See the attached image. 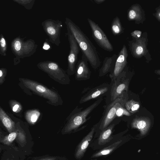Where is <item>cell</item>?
<instances>
[{
    "mask_svg": "<svg viewBox=\"0 0 160 160\" xmlns=\"http://www.w3.org/2000/svg\"><path fill=\"white\" fill-rule=\"evenodd\" d=\"M19 132L18 129H16L14 131L4 137L1 140V142L7 145H10L17 136L18 138Z\"/></svg>",
    "mask_w": 160,
    "mask_h": 160,
    "instance_id": "7402d4cb",
    "label": "cell"
},
{
    "mask_svg": "<svg viewBox=\"0 0 160 160\" xmlns=\"http://www.w3.org/2000/svg\"><path fill=\"white\" fill-rule=\"evenodd\" d=\"M125 103L121 104L118 107L116 113V117H120L124 115L128 116L130 115L128 111L124 108Z\"/></svg>",
    "mask_w": 160,
    "mask_h": 160,
    "instance_id": "4316f807",
    "label": "cell"
},
{
    "mask_svg": "<svg viewBox=\"0 0 160 160\" xmlns=\"http://www.w3.org/2000/svg\"><path fill=\"white\" fill-rule=\"evenodd\" d=\"M159 15L160 17V12L159 14Z\"/></svg>",
    "mask_w": 160,
    "mask_h": 160,
    "instance_id": "d590c367",
    "label": "cell"
},
{
    "mask_svg": "<svg viewBox=\"0 0 160 160\" xmlns=\"http://www.w3.org/2000/svg\"><path fill=\"white\" fill-rule=\"evenodd\" d=\"M50 46L48 42V40L46 39L45 41L43 43L42 48L44 50H50Z\"/></svg>",
    "mask_w": 160,
    "mask_h": 160,
    "instance_id": "f546056e",
    "label": "cell"
},
{
    "mask_svg": "<svg viewBox=\"0 0 160 160\" xmlns=\"http://www.w3.org/2000/svg\"><path fill=\"white\" fill-rule=\"evenodd\" d=\"M117 57L116 54L106 57L103 62L102 66L99 71V76L102 77L111 72L113 70Z\"/></svg>",
    "mask_w": 160,
    "mask_h": 160,
    "instance_id": "9a60e30c",
    "label": "cell"
},
{
    "mask_svg": "<svg viewBox=\"0 0 160 160\" xmlns=\"http://www.w3.org/2000/svg\"><path fill=\"white\" fill-rule=\"evenodd\" d=\"M20 62V59L17 58L16 57L14 58L13 62L14 64V65H16L17 64L19 63Z\"/></svg>",
    "mask_w": 160,
    "mask_h": 160,
    "instance_id": "d6a6232c",
    "label": "cell"
},
{
    "mask_svg": "<svg viewBox=\"0 0 160 160\" xmlns=\"http://www.w3.org/2000/svg\"><path fill=\"white\" fill-rule=\"evenodd\" d=\"M38 68L46 73L52 79L59 84H69L70 80L67 72L58 64L53 61L47 60L39 62Z\"/></svg>",
    "mask_w": 160,
    "mask_h": 160,
    "instance_id": "277c9868",
    "label": "cell"
},
{
    "mask_svg": "<svg viewBox=\"0 0 160 160\" xmlns=\"http://www.w3.org/2000/svg\"><path fill=\"white\" fill-rule=\"evenodd\" d=\"M18 85L27 94L38 95L47 100L48 104L55 106L61 105L63 100L58 92L48 88L37 81L28 78H20Z\"/></svg>",
    "mask_w": 160,
    "mask_h": 160,
    "instance_id": "7a4b0ae2",
    "label": "cell"
},
{
    "mask_svg": "<svg viewBox=\"0 0 160 160\" xmlns=\"http://www.w3.org/2000/svg\"><path fill=\"white\" fill-rule=\"evenodd\" d=\"M127 98H118L109 104L107 105L102 117L98 123L96 131L101 132L107 128L116 117L118 107L126 103Z\"/></svg>",
    "mask_w": 160,
    "mask_h": 160,
    "instance_id": "52a82bcc",
    "label": "cell"
},
{
    "mask_svg": "<svg viewBox=\"0 0 160 160\" xmlns=\"http://www.w3.org/2000/svg\"><path fill=\"white\" fill-rule=\"evenodd\" d=\"M88 60L83 54L78 62L75 71V78L77 81L85 80L90 78L91 72L88 65Z\"/></svg>",
    "mask_w": 160,
    "mask_h": 160,
    "instance_id": "7c38bea8",
    "label": "cell"
},
{
    "mask_svg": "<svg viewBox=\"0 0 160 160\" xmlns=\"http://www.w3.org/2000/svg\"><path fill=\"white\" fill-rule=\"evenodd\" d=\"M65 23L92 67L95 69L98 68L100 65V61L96 47L80 28L71 19L66 18Z\"/></svg>",
    "mask_w": 160,
    "mask_h": 160,
    "instance_id": "6da1fadb",
    "label": "cell"
},
{
    "mask_svg": "<svg viewBox=\"0 0 160 160\" xmlns=\"http://www.w3.org/2000/svg\"><path fill=\"white\" fill-rule=\"evenodd\" d=\"M115 123L110 124L107 128L100 132L98 140V143L99 145H103L111 139V135L115 126Z\"/></svg>",
    "mask_w": 160,
    "mask_h": 160,
    "instance_id": "e0dca14e",
    "label": "cell"
},
{
    "mask_svg": "<svg viewBox=\"0 0 160 160\" xmlns=\"http://www.w3.org/2000/svg\"><path fill=\"white\" fill-rule=\"evenodd\" d=\"M56 159L55 157H50L42 158L38 160H55Z\"/></svg>",
    "mask_w": 160,
    "mask_h": 160,
    "instance_id": "1f68e13d",
    "label": "cell"
},
{
    "mask_svg": "<svg viewBox=\"0 0 160 160\" xmlns=\"http://www.w3.org/2000/svg\"><path fill=\"white\" fill-rule=\"evenodd\" d=\"M40 115V112L37 110H32L26 112L25 118L29 123L34 124L38 120Z\"/></svg>",
    "mask_w": 160,
    "mask_h": 160,
    "instance_id": "44dd1931",
    "label": "cell"
},
{
    "mask_svg": "<svg viewBox=\"0 0 160 160\" xmlns=\"http://www.w3.org/2000/svg\"><path fill=\"white\" fill-rule=\"evenodd\" d=\"M111 29L112 34L114 36L120 35L123 32V28L120 19L118 16L115 17L112 21Z\"/></svg>",
    "mask_w": 160,
    "mask_h": 160,
    "instance_id": "ffe728a7",
    "label": "cell"
},
{
    "mask_svg": "<svg viewBox=\"0 0 160 160\" xmlns=\"http://www.w3.org/2000/svg\"><path fill=\"white\" fill-rule=\"evenodd\" d=\"M97 125V123L93 126L90 131L79 144L75 153V157L77 159H80L84 155L96 131Z\"/></svg>",
    "mask_w": 160,
    "mask_h": 160,
    "instance_id": "5bb4252c",
    "label": "cell"
},
{
    "mask_svg": "<svg viewBox=\"0 0 160 160\" xmlns=\"http://www.w3.org/2000/svg\"><path fill=\"white\" fill-rule=\"evenodd\" d=\"M102 97L98 99L92 104L82 110V108L77 106L67 118V122L62 130L63 134L76 132L91 117L87 118L90 113L102 102Z\"/></svg>",
    "mask_w": 160,
    "mask_h": 160,
    "instance_id": "3957f363",
    "label": "cell"
},
{
    "mask_svg": "<svg viewBox=\"0 0 160 160\" xmlns=\"http://www.w3.org/2000/svg\"><path fill=\"white\" fill-rule=\"evenodd\" d=\"M93 2L97 4H100L106 1L105 0H94Z\"/></svg>",
    "mask_w": 160,
    "mask_h": 160,
    "instance_id": "836d02e7",
    "label": "cell"
},
{
    "mask_svg": "<svg viewBox=\"0 0 160 160\" xmlns=\"http://www.w3.org/2000/svg\"><path fill=\"white\" fill-rule=\"evenodd\" d=\"M0 119L2 124L9 133L15 130L16 128L15 122L11 119L1 107H0Z\"/></svg>",
    "mask_w": 160,
    "mask_h": 160,
    "instance_id": "2e32d148",
    "label": "cell"
},
{
    "mask_svg": "<svg viewBox=\"0 0 160 160\" xmlns=\"http://www.w3.org/2000/svg\"><path fill=\"white\" fill-rule=\"evenodd\" d=\"M143 51L142 48L141 46L138 47L136 50V53L138 55H140L142 53Z\"/></svg>",
    "mask_w": 160,
    "mask_h": 160,
    "instance_id": "4dcf8cb0",
    "label": "cell"
},
{
    "mask_svg": "<svg viewBox=\"0 0 160 160\" xmlns=\"http://www.w3.org/2000/svg\"><path fill=\"white\" fill-rule=\"evenodd\" d=\"M19 5L23 6L25 9L28 10L31 9L33 6L35 1V0H13Z\"/></svg>",
    "mask_w": 160,
    "mask_h": 160,
    "instance_id": "d4e9b609",
    "label": "cell"
},
{
    "mask_svg": "<svg viewBox=\"0 0 160 160\" xmlns=\"http://www.w3.org/2000/svg\"><path fill=\"white\" fill-rule=\"evenodd\" d=\"M7 70L6 68H2L0 69V85L2 84L5 80V77L7 74Z\"/></svg>",
    "mask_w": 160,
    "mask_h": 160,
    "instance_id": "83f0119b",
    "label": "cell"
},
{
    "mask_svg": "<svg viewBox=\"0 0 160 160\" xmlns=\"http://www.w3.org/2000/svg\"><path fill=\"white\" fill-rule=\"evenodd\" d=\"M0 54L1 55L5 56L7 49V42L3 35L1 33L0 35Z\"/></svg>",
    "mask_w": 160,
    "mask_h": 160,
    "instance_id": "cb8c5ba5",
    "label": "cell"
},
{
    "mask_svg": "<svg viewBox=\"0 0 160 160\" xmlns=\"http://www.w3.org/2000/svg\"><path fill=\"white\" fill-rule=\"evenodd\" d=\"M127 110L131 112H133L138 110L139 108V105L133 100L127 101L125 103Z\"/></svg>",
    "mask_w": 160,
    "mask_h": 160,
    "instance_id": "484cf974",
    "label": "cell"
},
{
    "mask_svg": "<svg viewBox=\"0 0 160 160\" xmlns=\"http://www.w3.org/2000/svg\"><path fill=\"white\" fill-rule=\"evenodd\" d=\"M110 87V84L104 83L92 88L81 98L79 103L82 104L90 100L106 96Z\"/></svg>",
    "mask_w": 160,
    "mask_h": 160,
    "instance_id": "8fae6325",
    "label": "cell"
},
{
    "mask_svg": "<svg viewBox=\"0 0 160 160\" xmlns=\"http://www.w3.org/2000/svg\"><path fill=\"white\" fill-rule=\"evenodd\" d=\"M92 36L97 44L104 50L111 52L113 50L112 44L98 25L92 19L87 18Z\"/></svg>",
    "mask_w": 160,
    "mask_h": 160,
    "instance_id": "9c48e42d",
    "label": "cell"
},
{
    "mask_svg": "<svg viewBox=\"0 0 160 160\" xmlns=\"http://www.w3.org/2000/svg\"><path fill=\"white\" fill-rule=\"evenodd\" d=\"M122 139L118 140L110 145L105 148L95 153L92 156V158H96L101 156H106L110 154L122 143Z\"/></svg>",
    "mask_w": 160,
    "mask_h": 160,
    "instance_id": "ac0fdd59",
    "label": "cell"
},
{
    "mask_svg": "<svg viewBox=\"0 0 160 160\" xmlns=\"http://www.w3.org/2000/svg\"><path fill=\"white\" fill-rule=\"evenodd\" d=\"M41 24L48 37L49 42L58 46L61 43V31L63 27L62 22L58 20L48 19L42 22Z\"/></svg>",
    "mask_w": 160,
    "mask_h": 160,
    "instance_id": "ba28073f",
    "label": "cell"
},
{
    "mask_svg": "<svg viewBox=\"0 0 160 160\" xmlns=\"http://www.w3.org/2000/svg\"><path fill=\"white\" fill-rule=\"evenodd\" d=\"M9 103L12 112L15 113H20L23 110L21 104L16 100H11Z\"/></svg>",
    "mask_w": 160,
    "mask_h": 160,
    "instance_id": "603a6c76",
    "label": "cell"
},
{
    "mask_svg": "<svg viewBox=\"0 0 160 160\" xmlns=\"http://www.w3.org/2000/svg\"><path fill=\"white\" fill-rule=\"evenodd\" d=\"M67 28V34L69 44L70 50L68 57V66L67 72L69 76L75 74L78 54L80 50L73 36Z\"/></svg>",
    "mask_w": 160,
    "mask_h": 160,
    "instance_id": "30bf717a",
    "label": "cell"
},
{
    "mask_svg": "<svg viewBox=\"0 0 160 160\" xmlns=\"http://www.w3.org/2000/svg\"><path fill=\"white\" fill-rule=\"evenodd\" d=\"M124 70L114 80L111 81L109 90L106 96L107 105L118 98H127L128 82Z\"/></svg>",
    "mask_w": 160,
    "mask_h": 160,
    "instance_id": "8992f818",
    "label": "cell"
},
{
    "mask_svg": "<svg viewBox=\"0 0 160 160\" xmlns=\"http://www.w3.org/2000/svg\"><path fill=\"white\" fill-rule=\"evenodd\" d=\"M126 49L124 45L117 55L114 68L109 76L111 81L114 80L124 71L126 63Z\"/></svg>",
    "mask_w": 160,
    "mask_h": 160,
    "instance_id": "4fadbf2b",
    "label": "cell"
},
{
    "mask_svg": "<svg viewBox=\"0 0 160 160\" xmlns=\"http://www.w3.org/2000/svg\"><path fill=\"white\" fill-rule=\"evenodd\" d=\"M128 17L130 19H133L136 17V13L133 10H129L128 12Z\"/></svg>",
    "mask_w": 160,
    "mask_h": 160,
    "instance_id": "f1b7e54d",
    "label": "cell"
},
{
    "mask_svg": "<svg viewBox=\"0 0 160 160\" xmlns=\"http://www.w3.org/2000/svg\"><path fill=\"white\" fill-rule=\"evenodd\" d=\"M132 128L138 129L140 132L142 136L145 135L148 132L149 128V123L148 121L142 119H135L132 122Z\"/></svg>",
    "mask_w": 160,
    "mask_h": 160,
    "instance_id": "d6986e66",
    "label": "cell"
},
{
    "mask_svg": "<svg viewBox=\"0 0 160 160\" xmlns=\"http://www.w3.org/2000/svg\"><path fill=\"white\" fill-rule=\"evenodd\" d=\"M137 35V36H138V37H139L140 36V35H138V34Z\"/></svg>",
    "mask_w": 160,
    "mask_h": 160,
    "instance_id": "e575fe53",
    "label": "cell"
},
{
    "mask_svg": "<svg viewBox=\"0 0 160 160\" xmlns=\"http://www.w3.org/2000/svg\"><path fill=\"white\" fill-rule=\"evenodd\" d=\"M25 38L20 36L14 38L11 41V51L16 57L19 59L29 57L36 52L38 45L33 39L24 41Z\"/></svg>",
    "mask_w": 160,
    "mask_h": 160,
    "instance_id": "5b68a950",
    "label": "cell"
}]
</instances>
